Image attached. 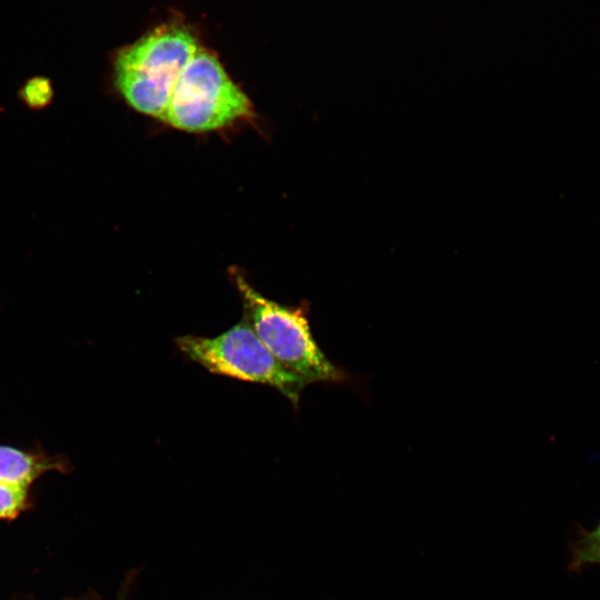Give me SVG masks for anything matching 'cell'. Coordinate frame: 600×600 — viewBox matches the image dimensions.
<instances>
[{
	"label": "cell",
	"instance_id": "1",
	"mask_svg": "<svg viewBox=\"0 0 600 600\" xmlns=\"http://www.w3.org/2000/svg\"><path fill=\"white\" fill-rule=\"evenodd\" d=\"M200 46L181 23L156 28L116 52L111 73L114 92L132 110L157 120L170 86Z\"/></svg>",
	"mask_w": 600,
	"mask_h": 600
},
{
	"label": "cell",
	"instance_id": "2",
	"mask_svg": "<svg viewBox=\"0 0 600 600\" xmlns=\"http://www.w3.org/2000/svg\"><path fill=\"white\" fill-rule=\"evenodd\" d=\"M231 279L241 297L243 318L264 347L308 384L344 383L352 377L323 353L311 332L308 306L281 304L257 291L237 269Z\"/></svg>",
	"mask_w": 600,
	"mask_h": 600
},
{
	"label": "cell",
	"instance_id": "3",
	"mask_svg": "<svg viewBox=\"0 0 600 600\" xmlns=\"http://www.w3.org/2000/svg\"><path fill=\"white\" fill-rule=\"evenodd\" d=\"M176 346L209 372L266 384L284 396L294 408H298L301 392L308 386L272 356L243 317L213 338L181 336L176 338Z\"/></svg>",
	"mask_w": 600,
	"mask_h": 600
},
{
	"label": "cell",
	"instance_id": "4",
	"mask_svg": "<svg viewBox=\"0 0 600 600\" xmlns=\"http://www.w3.org/2000/svg\"><path fill=\"white\" fill-rule=\"evenodd\" d=\"M69 461L61 456H49L43 451H24L0 446V482L28 489L48 471H70Z\"/></svg>",
	"mask_w": 600,
	"mask_h": 600
},
{
	"label": "cell",
	"instance_id": "5",
	"mask_svg": "<svg viewBox=\"0 0 600 600\" xmlns=\"http://www.w3.org/2000/svg\"><path fill=\"white\" fill-rule=\"evenodd\" d=\"M600 553V521L591 530L579 529L577 538L570 543L569 568L572 571L592 566L593 560Z\"/></svg>",
	"mask_w": 600,
	"mask_h": 600
},
{
	"label": "cell",
	"instance_id": "6",
	"mask_svg": "<svg viewBox=\"0 0 600 600\" xmlns=\"http://www.w3.org/2000/svg\"><path fill=\"white\" fill-rule=\"evenodd\" d=\"M18 98L29 110H43L52 103L54 98L52 82L47 77H32L21 86Z\"/></svg>",
	"mask_w": 600,
	"mask_h": 600
},
{
	"label": "cell",
	"instance_id": "7",
	"mask_svg": "<svg viewBox=\"0 0 600 600\" xmlns=\"http://www.w3.org/2000/svg\"><path fill=\"white\" fill-rule=\"evenodd\" d=\"M28 508V489L0 482V519H14Z\"/></svg>",
	"mask_w": 600,
	"mask_h": 600
},
{
	"label": "cell",
	"instance_id": "8",
	"mask_svg": "<svg viewBox=\"0 0 600 600\" xmlns=\"http://www.w3.org/2000/svg\"><path fill=\"white\" fill-rule=\"evenodd\" d=\"M592 564H599L600 566V553L596 557Z\"/></svg>",
	"mask_w": 600,
	"mask_h": 600
}]
</instances>
